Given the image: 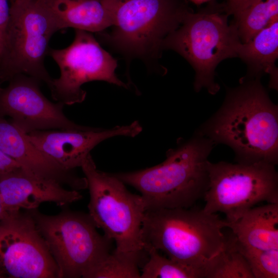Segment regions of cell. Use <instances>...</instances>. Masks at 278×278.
Instances as JSON below:
<instances>
[{"instance_id":"cell-1","label":"cell","mask_w":278,"mask_h":278,"mask_svg":"<svg viewBox=\"0 0 278 278\" xmlns=\"http://www.w3.org/2000/svg\"><path fill=\"white\" fill-rule=\"evenodd\" d=\"M197 134L230 147L237 162L277 163L278 107L260 78L243 77L228 89L222 106Z\"/></svg>"},{"instance_id":"cell-2","label":"cell","mask_w":278,"mask_h":278,"mask_svg":"<svg viewBox=\"0 0 278 278\" xmlns=\"http://www.w3.org/2000/svg\"><path fill=\"white\" fill-rule=\"evenodd\" d=\"M215 144L197 134L167 151L157 165L112 174L140 192L146 211L191 207L207 189L208 157Z\"/></svg>"},{"instance_id":"cell-3","label":"cell","mask_w":278,"mask_h":278,"mask_svg":"<svg viewBox=\"0 0 278 278\" xmlns=\"http://www.w3.org/2000/svg\"><path fill=\"white\" fill-rule=\"evenodd\" d=\"M228 222L216 213L194 208L146 211L142 231L145 249L152 247L169 258L199 270L224 247Z\"/></svg>"},{"instance_id":"cell-4","label":"cell","mask_w":278,"mask_h":278,"mask_svg":"<svg viewBox=\"0 0 278 278\" xmlns=\"http://www.w3.org/2000/svg\"><path fill=\"white\" fill-rule=\"evenodd\" d=\"M112 19L101 39L128 59L158 60L165 39L190 10L184 0H105Z\"/></svg>"},{"instance_id":"cell-5","label":"cell","mask_w":278,"mask_h":278,"mask_svg":"<svg viewBox=\"0 0 278 278\" xmlns=\"http://www.w3.org/2000/svg\"><path fill=\"white\" fill-rule=\"evenodd\" d=\"M90 193L89 215L108 239L115 255L139 265L147 254L142 227L146 207L141 195L130 192L112 173L98 170L90 154L81 166Z\"/></svg>"},{"instance_id":"cell-6","label":"cell","mask_w":278,"mask_h":278,"mask_svg":"<svg viewBox=\"0 0 278 278\" xmlns=\"http://www.w3.org/2000/svg\"><path fill=\"white\" fill-rule=\"evenodd\" d=\"M224 5L211 3L197 12L189 10L180 26L164 40L162 48L182 56L195 71L194 88L206 89L215 95L220 90L215 69L223 60L237 57L241 43L236 29L228 24Z\"/></svg>"},{"instance_id":"cell-7","label":"cell","mask_w":278,"mask_h":278,"mask_svg":"<svg viewBox=\"0 0 278 278\" xmlns=\"http://www.w3.org/2000/svg\"><path fill=\"white\" fill-rule=\"evenodd\" d=\"M58 32L40 0H14L3 49L0 55V82L23 74L48 85L52 80L45 66L50 40Z\"/></svg>"},{"instance_id":"cell-8","label":"cell","mask_w":278,"mask_h":278,"mask_svg":"<svg viewBox=\"0 0 278 278\" xmlns=\"http://www.w3.org/2000/svg\"><path fill=\"white\" fill-rule=\"evenodd\" d=\"M275 165L266 162L207 163L208 185L203 210L223 213L234 222L261 202L278 203Z\"/></svg>"},{"instance_id":"cell-9","label":"cell","mask_w":278,"mask_h":278,"mask_svg":"<svg viewBox=\"0 0 278 278\" xmlns=\"http://www.w3.org/2000/svg\"><path fill=\"white\" fill-rule=\"evenodd\" d=\"M59 269L58 278L84 277L110 253L111 240L102 236L89 214L63 210L47 215L27 210Z\"/></svg>"},{"instance_id":"cell-10","label":"cell","mask_w":278,"mask_h":278,"mask_svg":"<svg viewBox=\"0 0 278 278\" xmlns=\"http://www.w3.org/2000/svg\"><path fill=\"white\" fill-rule=\"evenodd\" d=\"M73 41L61 49L50 48L48 55L56 63L60 76L47 85L54 100L64 105L83 102L86 95L82 86L103 81L128 88L115 74L117 60L104 49L92 33L75 30Z\"/></svg>"},{"instance_id":"cell-11","label":"cell","mask_w":278,"mask_h":278,"mask_svg":"<svg viewBox=\"0 0 278 278\" xmlns=\"http://www.w3.org/2000/svg\"><path fill=\"white\" fill-rule=\"evenodd\" d=\"M0 268L7 277L58 278V266L27 210L0 221Z\"/></svg>"},{"instance_id":"cell-12","label":"cell","mask_w":278,"mask_h":278,"mask_svg":"<svg viewBox=\"0 0 278 278\" xmlns=\"http://www.w3.org/2000/svg\"><path fill=\"white\" fill-rule=\"evenodd\" d=\"M40 82L23 74L11 79L8 86L0 90V117H10L11 123L25 133L80 128L65 116L63 103L51 102L44 95Z\"/></svg>"},{"instance_id":"cell-13","label":"cell","mask_w":278,"mask_h":278,"mask_svg":"<svg viewBox=\"0 0 278 278\" xmlns=\"http://www.w3.org/2000/svg\"><path fill=\"white\" fill-rule=\"evenodd\" d=\"M142 131L137 121L126 126L103 129L81 126L75 129L37 130L26 133L38 148L66 169L81 166L90 151L100 142L112 137H134Z\"/></svg>"},{"instance_id":"cell-14","label":"cell","mask_w":278,"mask_h":278,"mask_svg":"<svg viewBox=\"0 0 278 278\" xmlns=\"http://www.w3.org/2000/svg\"><path fill=\"white\" fill-rule=\"evenodd\" d=\"M0 196L6 212L38 208L46 202L64 206L82 198L78 190L65 189L55 181L39 178L21 167L0 174Z\"/></svg>"},{"instance_id":"cell-15","label":"cell","mask_w":278,"mask_h":278,"mask_svg":"<svg viewBox=\"0 0 278 278\" xmlns=\"http://www.w3.org/2000/svg\"><path fill=\"white\" fill-rule=\"evenodd\" d=\"M0 149L27 172L39 178L55 181L74 190L87 188L85 177L65 169L36 147L27 134L0 117Z\"/></svg>"},{"instance_id":"cell-16","label":"cell","mask_w":278,"mask_h":278,"mask_svg":"<svg viewBox=\"0 0 278 278\" xmlns=\"http://www.w3.org/2000/svg\"><path fill=\"white\" fill-rule=\"evenodd\" d=\"M49 12L58 31L72 28L99 33L112 19L105 0H40Z\"/></svg>"},{"instance_id":"cell-17","label":"cell","mask_w":278,"mask_h":278,"mask_svg":"<svg viewBox=\"0 0 278 278\" xmlns=\"http://www.w3.org/2000/svg\"><path fill=\"white\" fill-rule=\"evenodd\" d=\"M227 228L244 247L278 250V203L253 207L236 221L228 222Z\"/></svg>"},{"instance_id":"cell-18","label":"cell","mask_w":278,"mask_h":278,"mask_svg":"<svg viewBox=\"0 0 278 278\" xmlns=\"http://www.w3.org/2000/svg\"><path fill=\"white\" fill-rule=\"evenodd\" d=\"M237 57L247 65L244 77L260 79L263 75L269 74V87L277 90L278 72L275 62L278 57V21L262 29L247 43H241Z\"/></svg>"},{"instance_id":"cell-19","label":"cell","mask_w":278,"mask_h":278,"mask_svg":"<svg viewBox=\"0 0 278 278\" xmlns=\"http://www.w3.org/2000/svg\"><path fill=\"white\" fill-rule=\"evenodd\" d=\"M231 24L242 43L278 21V0H258L233 15Z\"/></svg>"},{"instance_id":"cell-20","label":"cell","mask_w":278,"mask_h":278,"mask_svg":"<svg viewBox=\"0 0 278 278\" xmlns=\"http://www.w3.org/2000/svg\"><path fill=\"white\" fill-rule=\"evenodd\" d=\"M202 273V278H254L247 260L236 249L232 235L204 265Z\"/></svg>"},{"instance_id":"cell-21","label":"cell","mask_w":278,"mask_h":278,"mask_svg":"<svg viewBox=\"0 0 278 278\" xmlns=\"http://www.w3.org/2000/svg\"><path fill=\"white\" fill-rule=\"evenodd\" d=\"M146 251L148 258L142 269L140 278H201L199 270L163 256L153 248H147Z\"/></svg>"},{"instance_id":"cell-22","label":"cell","mask_w":278,"mask_h":278,"mask_svg":"<svg viewBox=\"0 0 278 278\" xmlns=\"http://www.w3.org/2000/svg\"><path fill=\"white\" fill-rule=\"evenodd\" d=\"M138 266L136 262L109 253L83 278H140Z\"/></svg>"},{"instance_id":"cell-23","label":"cell","mask_w":278,"mask_h":278,"mask_svg":"<svg viewBox=\"0 0 278 278\" xmlns=\"http://www.w3.org/2000/svg\"><path fill=\"white\" fill-rule=\"evenodd\" d=\"M233 238L236 249L247 260L254 278L278 277V250L246 248L237 244Z\"/></svg>"},{"instance_id":"cell-24","label":"cell","mask_w":278,"mask_h":278,"mask_svg":"<svg viewBox=\"0 0 278 278\" xmlns=\"http://www.w3.org/2000/svg\"><path fill=\"white\" fill-rule=\"evenodd\" d=\"M10 7L8 0H0V55L4 45L7 29L10 19Z\"/></svg>"},{"instance_id":"cell-25","label":"cell","mask_w":278,"mask_h":278,"mask_svg":"<svg viewBox=\"0 0 278 278\" xmlns=\"http://www.w3.org/2000/svg\"><path fill=\"white\" fill-rule=\"evenodd\" d=\"M258 0H226L223 4L229 15H235Z\"/></svg>"},{"instance_id":"cell-26","label":"cell","mask_w":278,"mask_h":278,"mask_svg":"<svg viewBox=\"0 0 278 278\" xmlns=\"http://www.w3.org/2000/svg\"><path fill=\"white\" fill-rule=\"evenodd\" d=\"M21 167L13 159L0 149V174Z\"/></svg>"},{"instance_id":"cell-27","label":"cell","mask_w":278,"mask_h":278,"mask_svg":"<svg viewBox=\"0 0 278 278\" xmlns=\"http://www.w3.org/2000/svg\"><path fill=\"white\" fill-rule=\"evenodd\" d=\"M7 212L5 211L0 196V221L5 216Z\"/></svg>"},{"instance_id":"cell-28","label":"cell","mask_w":278,"mask_h":278,"mask_svg":"<svg viewBox=\"0 0 278 278\" xmlns=\"http://www.w3.org/2000/svg\"><path fill=\"white\" fill-rule=\"evenodd\" d=\"M193 3L197 5H200L211 0H190Z\"/></svg>"},{"instance_id":"cell-29","label":"cell","mask_w":278,"mask_h":278,"mask_svg":"<svg viewBox=\"0 0 278 278\" xmlns=\"http://www.w3.org/2000/svg\"><path fill=\"white\" fill-rule=\"evenodd\" d=\"M7 275L3 272V271L0 268V278L7 277Z\"/></svg>"},{"instance_id":"cell-30","label":"cell","mask_w":278,"mask_h":278,"mask_svg":"<svg viewBox=\"0 0 278 278\" xmlns=\"http://www.w3.org/2000/svg\"><path fill=\"white\" fill-rule=\"evenodd\" d=\"M14 1V0H11V1Z\"/></svg>"},{"instance_id":"cell-31","label":"cell","mask_w":278,"mask_h":278,"mask_svg":"<svg viewBox=\"0 0 278 278\" xmlns=\"http://www.w3.org/2000/svg\"><path fill=\"white\" fill-rule=\"evenodd\" d=\"M1 86H0V90H1Z\"/></svg>"}]
</instances>
